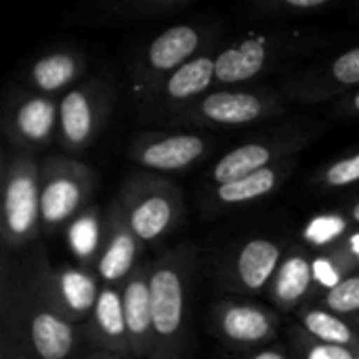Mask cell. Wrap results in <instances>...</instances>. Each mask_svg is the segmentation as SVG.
Listing matches in <instances>:
<instances>
[{"label":"cell","mask_w":359,"mask_h":359,"mask_svg":"<svg viewBox=\"0 0 359 359\" xmlns=\"http://www.w3.org/2000/svg\"><path fill=\"white\" fill-rule=\"evenodd\" d=\"M86 72V55L78 48H53L40 57H36L25 69V88L48 95L61 97L78 82Z\"/></svg>","instance_id":"obj_20"},{"label":"cell","mask_w":359,"mask_h":359,"mask_svg":"<svg viewBox=\"0 0 359 359\" xmlns=\"http://www.w3.org/2000/svg\"><path fill=\"white\" fill-rule=\"evenodd\" d=\"M299 328L311 339L359 353V330L347 320L334 316L318 303H307L297 311Z\"/></svg>","instance_id":"obj_24"},{"label":"cell","mask_w":359,"mask_h":359,"mask_svg":"<svg viewBox=\"0 0 359 359\" xmlns=\"http://www.w3.org/2000/svg\"><path fill=\"white\" fill-rule=\"evenodd\" d=\"M59 99L34 93L25 86L13 88L2 114V133L11 149L34 154L57 139Z\"/></svg>","instance_id":"obj_10"},{"label":"cell","mask_w":359,"mask_h":359,"mask_svg":"<svg viewBox=\"0 0 359 359\" xmlns=\"http://www.w3.org/2000/svg\"><path fill=\"white\" fill-rule=\"evenodd\" d=\"M353 223L347 212H320L313 215L301 229V238L313 252H324L341 246L353 231Z\"/></svg>","instance_id":"obj_26"},{"label":"cell","mask_w":359,"mask_h":359,"mask_svg":"<svg viewBox=\"0 0 359 359\" xmlns=\"http://www.w3.org/2000/svg\"><path fill=\"white\" fill-rule=\"evenodd\" d=\"M311 269H313V286H316V299H318L326 290L339 286L351 273H358L359 265L349 255L345 244H341L337 248L311 255Z\"/></svg>","instance_id":"obj_27"},{"label":"cell","mask_w":359,"mask_h":359,"mask_svg":"<svg viewBox=\"0 0 359 359\" xmlns=\"http://www.w3.org/2000/svg\"><path fill=\"white\" fill-rule=\"evenodd\" d=\"M196 271V248L179 244L149 265L154 351L149 359H187L189 294Z\"/></svg>","instance_id":"obj_2"},{"label":"cell","mask_w":359,"mask_h":359,"mask_svg":"<svg viewBox=\"0 0 359 359\" xmlns=\"http://www.w3.org/2000/svg\"><path fill=\"white\" fill-rule=\"evenodd\" d=\"M97 189L93 168L76 156L55 154L40 164L42 231L57 233L69 227L88 208Z\"/></svg>","instance_id":"obj_7"},{"label":"cell","mask_w":359,"mask_h":359,"mask_svg":"<svg viewBox=\"0 0 359 359\" xmlns=\"http://www.w3.org/2000/svg\"><path fill=\"white\" fill-rule=\"evenodd\" d=\"M208 324L217 339L240 353L271 345L280 330V318L271 309L238 299L217 301L210 309Z\"/></svg>","instance_id":"obj_12"},{"label":"cell","mask_w":359,"mask_h":359,"mask_svg":"<svg viewBox=\"0 0 359 359\" xmlns=\"http://www.w3.org/2000/svg\"><path fill=\"white\" fill-rule=\"evenodd\" d=\"M313 303L332 311L334 316L351 322L359 330V271L345 278L339 286L320 294Z\"/></svg>","instance_id":"obj_29"},{"label":"cell","mask_w":359,"mask_h":359,"mask_svg":"<svg viewBox=\"0 0 359 359\" xmlns=\"http://www.w3.org/2000/svg\"><path fill=\"white\" fill-rule=\"evenodd\" d=\"M244 359H292L290 353H286L282 347H273V345H267L263 349H257V351H248L244 353Z\"/></svg>","instance_id":"obj_34"},{"label":"cell","mask_w":359,"mask_h":359,"mask_svg":"<svg viewBox=\"0 0 359 359\" xmlns=\"http://www.w3.org/2000/svg\"><path fill=\"white\" fill-rule=\"evenodd\" d=\"M122 309L130 343V355L149 359L154 351V318L149 292V265H139L130 278L120 286Z\"/></svg>","instance_id":"obj_18"},{"label":"cell","mask_w":359,"mask_h":359,"mask_svg":"<svg viewBox=\"0 0 359 359\" xmlns=\"http://www.w3.org/2000/svg\"><path fill=\"white\" fill-rule=\"evenodd\" d=\"M339 116H347V118H359V88L345 95L343 99H339L337 105Z\"/></svg>","instance_id":"obj_33"},{"label":"cell","mask_w":359,"mask_h":359,"mask_svg":"<svg viewBox=\"0 0 359 359\" xmlns=\"http://www.w3.org/2000/svg\"><path fill=\"white\" fill-rule=\"evenodd\" d=\"M359 88V44L339 57L290 76L280 93L297 103H324L343 99Z\"/></svg>","instance_id":"obj_15"},{"label":"cell","mask_w":359,"mask_h":359,"mask_svg":"<svg viewBox=\"0 0 359 359\" xmlns=\"http://www.w3.org/2000/svg\"><path fill=\"white\" fill-rule=\"evenodd\" d=\"M0 359H36L21 341L6 328H2V341H0Z\"/></svg>","instance_id":"obj_32"},{"label":"cell","mask_w":359,"mask_h":359,"mask_svg":"<svg viewBox=\"0 0 359 359\" xmlns=\"http://www.w3.org/2000/svg\"><path fill=\"white\" fill-rule=\"evenodd\" d=\"M339 8L334 0H261L250 4V15L255 19H284L297 21L307 17H318Z\"/></svg>","instance_id":"obj_28"},{"label":"cell","mask_w":359,"mask_h":359,"mask_svg":"<svg viewBox=\"0 0 359 359\" xmlns=\"http://www.w3.org/2000/svg\"><path fill=\"white\" fill-rule=\"evenodd\" d=\"M347 217L351 219V223L359 229V200H355V202L347 208Z\"/></svg>","instance_id":"obj_36"},{"label":"cell","mask_w":359,"mask_h":359,"mask_svg":"<svg viewBox=\"0 0 359 359\" xmlns=\"http://www.w3.org/2000/svg\"><path fill=\"white\" fill-rule=\"evenodd\" d=\"M353 13H355V19H359V6H355V8H353Z\"/></svg>","instance_id":"obj_38"},{"label":"cell","mask_w":359,"mask_h":359,"mask_svg":"<svg viewBox=\"0 0 359 359\" xmlns=\"http://www.w3.org/2000/svg\"><path fill=\"white\" fill-rule=\"evenodd\" d=\"M343 244H345V248L349 250V255L355 259V263L359 265V229L358 227L347 236V240H345Z\"/></svg>","instance_id":"obj_35"},{"label":"cell","mask_w":359,"mask_h":359,"mask_svg":"<svg viewBox=\"0 0 359 359\" xmlns=\"http://www.w3.org/2000/svg\"><path fill=\"white\" fill-rule=\"evenodd\" d=\"M267 294L273 307L280 311H299L303 305L313 303L316 286L309 250L292 248L286 252L267 288Z\"/></svg>","instance_id":"obj_23"},{"label":"cell","mask_w":359,"mask_h":359,"mask_svg":"<svg viewBox=\"0 0 359 359\" xmlns=\"http://www.w3.org/2000/svg\"><path fill=\"white\" fill-rule=\"evenodd\" d=\"M212 84H217V55L202 53L172 72L141 111L156 120L172 122L179 114L206 97Z\"/></svg>","instance_id":"obj_16"},{"label":"cell","mask_w":359,"mask_h":359,"mask_svg":"<svg viewBox=\"0 0 359 359\" xmlns=\"http://www.w3.org/2000/svg\"><path fill=\"white\" fill-rule=\"evenodd\" d=\"M284 242L267 236H255L236 246L223 265V282L242 294H259L269 288L280 263L286 257Z\"/></svg>","instance_id":"obj_17"},{"label":"cell","mask_w":359,"mask_h":359,"mask_svg":"<svg viewBox=\"0 0 359 359\" xmlns=\"http://www.w3.org/2000/svg\"><path fill=\"white\" fill-rule=\"evenodd\" d=\"M40 229V164L34 154L8 149L2 160V244L6 250L23 248Z\"/></svg>","instance_id":"obj_6"},{"label":"cell","mask_w":359,"mask_h":359,"mask_svg":"<svg viewBox=\"0 0 359 359\" xmlns=\"http://www.w3.org/2000/svg\"><path fill=\"white\" fill-rule=\"evenodd\" d=\"M194 0H120L99 6L97 21H145L164 19L187 11Z\"/></svg>","instance_id":"obj_25"},{"label":"cell","mask_w":359,"mask_h":359,"mask_svg":"<svg viewBox=\"0 0 359 359\" xmlns=\"http://www.w3.org/2000/svg\"><path fill=\"white\" fill-rule=\"evenodd\" d=\"M50 284L61 311L84 334L103 284L93 269L76 265L50 267Z\"/></svg>","instance_id":"obj_19"},{"label":"cell","mask_w":359,"mask_h":359,"mask_svg":"<svg viewBox=\"0 0 359 359\" xmlns=\"http://www.w3.org/2000/svg\"><path fill=\"white\" fill-rule=\"evenodd\" d=\"M318 128H288L280 135L255 139L229 149L210 170L212 187L238 181L286 158L299 156L318 137Z\"/></svg>","instance_id":"obj_11"},{"label":"cell","mask_w":359,"mask_h":359,"mask_svg":"<svg viewBox=\"0 0 359 359\" xmlns=\"http://www.w3.org/2000/svg\"><path fill=\"white\" fill-rule=\"evenodd\" d=\"M145 246L130 229L120 202L116 200L103 215L93 271L103 286H122L139 267Z\"/></svg>","instance_id":"obj_14"},{"label":"cell","mask_w":359,"mask_h":359,"mask_svg":"<svg viewBox=\"0 0 359 359\" xmlns=\"http://www.w3.org/2000/svg\"><path fill=\"white\" fill-rule=\"evenodd\" d=\"M82 359H122V358H116V355L105 353V351H90L88 355H84Z\"/></svg>","instance_id":"obj_37"},{"label":"cell","mask_w":359,"mask_h":359,"mask_svg":"<svg viewBox=\"0 0 359 359\" xmlns=\"http://www.w3.org/2000/svg\"><path fill=\"white\" fill-rule=\"evenodd\" d=\"M292 359H359L355 351L320 343L303 330H292Z\"/></svg>","instance_id":"obj_31"},{"label":"cell","mask_w":359,"mask_h":359,"mask_svg":"<svg viewBox=\"0 0 359 359\" xmlns=\"http://www.w3.org/2000/svg\"><path fill=\"white\" fill-rule=\"evenodd\" d=\"M326 44L322 32L278 27L248 32L217 53V84L240 86L303 61Z\"/></svg>","instance_id":"obj_3"},{"label":"cell","mask_w":359,"mask_h":359,"mask_svg":"<svg viewBox=\"0 0 359 359\" xmlns=\"http://www.w3.org/2000/svg\"><path fill=\"white\" fill-rule=\"evenodd\" d=\"M311 183L320 189H345L359 183V149L351 156L326 164L313 175Z\"/></svg>","instance_id":"obj_30"},{"label":"cell","mask_w":359,"mask_h":359,"mask_svg":"<svg viewBox=\"0 0 359 359\" xmlns=\"http://www.w3.org/2000/svg\"><path fill=\"white\" fill-rule=\"evenodd\" d=\"M210 151V141L189 130H147L133 137L128 158L147 172L189 170Z\"/></svg>","instance_id":"obj_13"},{"label":"cell","mask_w":359,"mask_h":359,"mask_svg":"<svg viewBox=\"0 0 359 359\" xmlns=\"http://www.w3.org/2000/svg\"><path fill=\"white\" fill-rule=\"evenodd\" d=\"M114 105V86L103 78H88L59 97L57 141L67 156L86 151L103 133Z\"/></svg>","instance_id":"obj_9"},{"label":"cell","mask_w":359,"mask_h":359,"mask_svg":"<svg viewBox=\"0 0 359 359\" xmlns=\"http://www.w3.org/2000/svg\"><path fill=\"white\" fill-rule=\"evenodd\" d=\"M84 337L88 339L90 345L97 347V351H105L122 359L133 358L126 322H124L120 286H101Z\"/></svg>","instance_id":"obj_22"},{"label":"cell","mask_w":359,"mask_h":359,"mask_svg":"<svg viewBox=\"0 0 359 359\" xmlns=\"http://www.w3.org/2000/svg\"><path fill=\"white\" fill-rule=\"evenodd\" d=\"M284 97L271 88H217L179 114L170 124L200 128H238L284 111Z\"/></svg>","instance_id":"obj_8"},{"label":"cell","mask_w":359,"mask_h":359,"mask_svg":"<svg viewBox=\"0 0 359 359\" xmlns=\"http://www.w3.org/2000/svg\"><path fill=\"white\" fill-rule=\"evenodd\" d=\"M118 202L130 229L145 248L166 240L181 225L185 215L181 187L147 170L133 172L124 179Z\"/></svg>","instance_id":"obj_4"},{"label":"cell","mask_w":359,"mask_h":359,"mask_svg":"<svg viewBox=\"0 0 359 359\" xmlns=\"http://www.w3.org/2000/svg\"><path fill=\"white\" fill-rule=\"evenodd\" d=\"M50 267L44 250L38 248L17 267L13 282L4 278L2 320L36 359H72L82 330L61 311Z\"/></svg>","instance_id":"obj_1"},{"label":"cell","mask_w":359,"mask_h":359,"mask_svg":"<svg viewBox=\"0 0 359 359\" xmlns=\"http://www.w3.org/2000/svg\"><path fill=\"white\" fill-rule=\"evenodd\" d=\"M297 164H299V156H292L273 166H267L248 177H242L238 181L212 187L208 204L215 210H227V208H240V206L255 204L263 198H269L294 172Z\"/></svg>","instance_id":"obj_21"},{"label":"cell","mask_w":359,"mask_h":359,"mask_svg":"<svg viewBox=\"0 0 359 359\" xmlns=\"http://www.w3.org/2000/svg\"><path fill=\"white\" fill-rule=\"evenodd\" d=\"M210 36L208 27L200 23H175L151 38L128 67V93L133 103L143 109L172 72L202 55Z\"/></svg>","instance_id":"obj_5"}]
</instances>
